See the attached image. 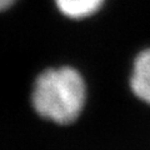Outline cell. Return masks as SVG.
I'll return each mask as SVG.
<instances>
[{"label": "cell", "instance_id": "7a4b0ae2", "mask_svg": "<svg viewBox=\"0 0 150 150\" xmlns=\"http://www.w3.org/2000/svg\"><path fill=\"white\" fill-rule=\"evenodd\" d=\"M129 86L138 100L150 106V48L140 50L135 55L131 64Z\"/></svg>", "mask_w": 150, "mask_h": 150}, {"label": "cell", "instance_id": "277c9868", "mask_svg": "<svg viewBox=\"0 0 150 150\" xmlns=\"http://www.w3.org/2000/svg\"><path fill=\"white\" fill-rule=\"evenodd\" d=\"M14 1H15V0H0V11L8 9Z\"/></svg>", "mask_w": 150, "mask_h": 150}, {"label": "cell", "instance_id": "3957f363", "mask_svg": "<svg viewBox=\"0 0 150 150\" xmlns=\"http://www.w3.org/2000/svg\"><path fill=\"white\" fill-rule=\"evenodd\" d=\"M58 10L73 20L94 16L105 5L106 0H54Z\"/></svg>", "mask_w": 150, "mask_h": 150}, {"label": "cell", "instance_id": "6da1fadb", "mask_svg": "<svg viewBox=\"0 0 150 150\" xmlns=\"http://www.w3.org/2000/svg\"><path fill=\"white\" fill-rule=\"evenodd\" d=\"M88 99V86L81 73L69 65L46 69L36 78L31 94L35 111L59 125L80 118Z\"/></svg>", "mask_w": 150, "mask_h": 150}]
</instances>
